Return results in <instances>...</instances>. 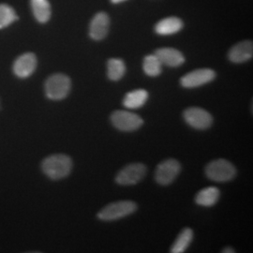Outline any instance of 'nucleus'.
<instances>
[{
	"instance_id": "19",
	"label": "nucleus",
	"mask_w": 253,
	"mask_h": 253,
	"mask_svg": "<svg viewBox=\"0 0 253 253\" xmlns=\"http://www.w3.org/2000/svg\"><path fill=\"white\" fill-rule=\"evenodd\" d=\"M193 239V231L190 228H185L181 231L180 234L173 242L171 253H183L189 248L191 241Z\"/></svg>"
},
{
	"instance_id": "20",
	"label": "nucleus",
	"mask_w": 253,
	"mask_h": 253,
	"mask_svg": "<svg viewBox=\"0 0 253 253\" xmlns=\"http://www.w3.org/2000/svg\"><path fill=\"white\" fill-rule=\"evenodd\" d=\"M143 70L147 76L157 77L163 72V64L156 54H148L144 58Z\"/></svg>"
},
{
	"instance_id": "14",
	"label": "nucleus",
	"mask_w": 253,
	"mask_h": 253,
	"mask_svg": "<svg viewBox=\"0 0 253 253\" xmlns=\"http://www.w3.org/2000/svg\"><path fill=\"white\" fill-rule=\"evenodd\" d=\"M183 27L184 23L180 18L171 16L158 22L155 26V32L162 36H168L179 32Z\"/></svg>"
},
{
	"instance_id": "15",
	"label": "nucleus",
	"mask_w": 253,
	"mask_h": 253,
	"mask_svg": "<svg viewBox=\"0 0 253 253\" xmlns=\"http://www.w3.org/2000/svg\"><path fill=\"white\" fill-rule=\"evenodd\" d=\"M33 15L41 24H46L52 15V9L49 0H30Z\"/></svg>"
},
{
	"instance_id": "18",
	"label": "nucleus",
	"mask_w": 253,
	"mask_h": 253,
	"mask_svg": "<svg viewBox=\"0 0 253 253\" xmlns=\"http://www.w3.org/2000/svg\"><path fill=\"white\" fill-rule=\"evenodd\" d=\"M126 73V65L122 59L111 58L107 62V76L111 81L121 80Z\"/></svg>"
},
{
	"instance_id": "9",
	"label": "nucleus",
	"mask_w": 253,
	"mask_h": 253,
	"mask_svg": "<svg viewBox=\"0 0 253 253\" xmlns=\"http://www.w3.org/2000/svg\"><path fill=\"white\" fill-rule=\"evenodd\" d=\"M217 74L211 69H198L181 77L180 84L185 88H195L215 80Z\"/></svg>"
},
{
	"instance_id": "4",
	"label": "nucleus",
	"mask_w": 253,
	"mask_h": 253,
	"mask_svg": "<svg viewBox=\"0 0 253 253\" xmlns=\"http://www.w3.org/2000/svg\"><path fill=\"white\" fill-rule=\"evenodd\" d=\"M206 174L210 180L215 182H228L235 178L236 169L235 165L224 159H218L208 163Z\"/></svg>"
},
{
	"instance_id": "16",
	"label": "nucleus",
	"mask_w": 253,
	"mask_h": 253,
	"mask_svg": "<svg viewBox=\"0 0 253 253\" xmlns=\"http://www.w3.org/2000/svg\"><path fill=\"white\" fill-rule=\"evenodd\" d=\"M220 192L216 187H208L199 192L195 196V202L197 205L205 208H211L215 206L219 199Z\"/></svg>"
},
{
	"instance_id": "11",
	"label": "nucleus",
	"mask_w": 253,
	"mask_h": 253,
	"mask_svg": "<svg viewBox=\"0 0 253 253\" xmlns=\"http://www.w3.org/2000/svg\"><path fill=\"white\" fill-rule=\"evenodd\" d=\"M110 18L106 12H98L89 25V37L94 41H102L108 35Z\"/></svg>"
},
{
	"instance_id": "7",
	"label": "nucleus",
	"mask_w": 253,
	"mask_h": 253,
	"mask_svg": "<svg viewBox=\"0 0 253 253\" xmlns=\"http://www.w3.org/2000/svg\"><path fill=\"white\" fill-rule=\"evenodd\" d=\"M180 171L181 165L179 162L174 159H168L157 166L155 179L158 184L162 186H167L172 184Z\"/></svg>"
},
{
	"instance_id": "17",
	"label": "nucleus",
	"mask_w": 253,
	"mask_h": 253,
	"mask_svg": "<svg viewBox=\"0 0 253 253\" xmlns=\"http://www.w3.org/2000/svg\"><path fill=\"white\" fill-rule=\"evenodd\" d=\"M148 92L145 89H135L126 93L123 100L124 107L138 109L144 106L148 100Z\"/></svg>"
},
{
	"instance_id": "1",
	"label": "nucleus",
	"mask_w": 253,
	"mask_h": 253,
	"mask_svg": "<svg viewBox=\"0 0 253 253\" xmlns=\"http://www.w3.org/2000/svg\"><path fill=\"white\" fill-rule=\"evenodd\" d=\"M73 160L65 154H54L42 163V170L52 180H60L69 176L73 170Z\"/></svg>"
},
{
	"instance_id": "13",
	"label": "nucleus",
	"mask_w": 253,
	"mask_h": 253,
	"mask_svg": "<svg viewBox=\"0 0 253 253\" xmlns=\"http://www.w3.org/2000/svg\"><path fill=\"white\" fill-rule=\"evenodd\" d=\"M155 54L158 56L163 65H166L171 68H177L185 62V57L180 51L174 48H160Z\"/></svg>"
},
{
	"instance_id": "3",
	"label": "nucleus",
	"mask_w": 253,
	"mask_h": 253,
	"mask_svg": "<svg viewBox=\"0 0 253 253\" xmlns=\"http://www.w3.org/2000/svg\"><path fill=\"white\" fill-rule=\"evenodd\" d=\"M137 205L132 201H118L111 203L98 213V218L102 221H114L127 217L137 210Z\"/></svg>"
},
{
	"instance_id": "12",
	"label": "nucleus",
	"mask_w": 253,
	"mask_h": 253,
	"mask_svg": "<svg viewBox=\"0 0 253 253\" xmlns=\"http://www.w3.org/2000/svg\"><path fill=\"white\" fill-rule=\"evenodd\" d=\"M253 56V43L252 41H243L233 46L229 53L228 58L235 64L245 63L251 60Z\"/></svg>"
},
{
	"instance_id": "10",
	"label": "nucleus",
	"mask_w": 253,
	"mask_h": 253,
	"mask_svg": "<svg viewBox=\"0 0 253 253\" xmlns=\"http://www.w3.org/2000/svg\"><path fill=\"white\" fill-rule=\"evenodd\" d=\"M38 59L34 53H25L18 56L12 65V72L20 79H27L36 71Z\"/></svg>"
},
{
	"instance_id": "21",
	"label": "nucleus",
	"mask_w": 253,
	"mask_h": 253,
	"mask_svg": "<svg viewBox=\"0 0 253 253\" xmlns=\"http://www.w3.org/2000/svg\"><path fill=\"white\" fill-rule=\"evenodd\" d=\"M17 20L18 16L12 7L8 4H0V29L9 27Z\"/></svg>"
},
{
	"instance_id": "2",
	"label": "nucleus",
	"mask_w": 253,
	"mask_h": 253,
	"mask_svg": "<svg viewBox=\"0 0 253 253\" xmlns=\"http://www.w3.org/2000/svg\"><path fill=\"white\" fill-rule=\"evenodd\" d=\"M72 89L71 78L64 73H54L47 78L44 84L46 97L49 100L66 99Z\"/></svg>"
},
{
	"instance_id": "22",
	"label": "nucleus",
	"mask_w": 253,
	"mask_h": 253,
	"mask_svg": "<svg viewBox=\"0 0 253 253\" xmlns=\"http://www.w3.org/2000/svg\"><path fill=\"white\" fill-rule=\"evenodd\" d=\"M222 253H235V251L234 249H232V248H225L223 251H222Z\"/></svg>"
},
{
	"instance_id": "8",
	"label": "nucleus",
	"mask_w": 253,
	"mask_h": 253,
	"mask_svg": "<svg viewBox=\"0 0 253 253\" xmlns=\"http://www.w3.org/2000/svg\"><path fill=\"white\" fill-rule=\"evenodd\" d=\"M183 118L188 125L195 129H208L213 123V118L207 110L200 107H190L183 113Z\"/></svg>"
},
{
	"instance_id": "6",
	"label": "nucleus",
	"mask_w": 253,
	"mask_h": 253,
	"mask_svg": "<svg viewBox=\"0 0 253 253\" xmlns=\"http://www.w3.org/2000/svg\"><path fill=\"white\" fill-rule=\"evenodd\" d=\"M147 172L146 166L143 163H131L125 166L118 172L116 182L121 186H132L143 180Z\"/></svg>"
},
{
	"instance_id": "5",
	"label": "nucleus",
	"mask_w": 253,
	"mask_h": 253,
	"mask_svg": "<svg viewBox=\"0 0 253 253\" xmlns=\"http://www.w3.org/2000/svg\"><path fill=\"white\" fill-rule=\"evenodd\" d=\"M111 122L121 131H134L144 124V120L140 116L122 110L116 111L111 115Z\"/></svg>"
},
{
	"instance_id": "23",
	"label": "nucleus",
	"mask_w": 253,
	"mask_h": 253,
	"mask_svg": "<svg viewBox=\"0 0 253 253\" xmlns=\"http://www.w3.org/2000/svg\"><path fill=\"white\" fill-rule=\"evenodd\" d=\"M113 4H119V3H122V2H125L126 0H110Z\"/></svg>"
}]
</instances>
